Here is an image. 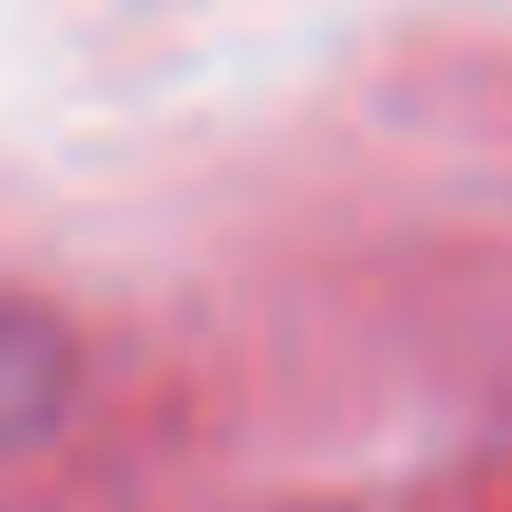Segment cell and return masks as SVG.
I'll return each instance as SVG.
<instances>
[{
	"label": "cell",
	"instance_id": "obj_1",
	"mask_svg": "<svg viewBox=\"0 0 512 512\" xmlns=\"http://www.w3.org/2000/svg\"><path fill=\"white\" fill-rule=\"evenodd\" d=\"M67 380H76V351H67V332H57V313L0 304V456L29 446L38 427L67 408Z\"/></svg>",
	"mask_w": 512,
	"mask_h": 512
}]
</instances>
